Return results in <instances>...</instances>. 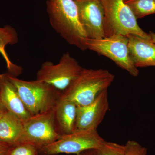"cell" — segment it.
Masks as SVG:
<instances>
[{"instance_id":"cell-21","label":"cell","mask_w":155,"mask_h":155,"mask_svg":"<svg viewBox=\"0 0 155 155\" xmlns=\"http://www.w3.org/2000/svg\"><path fill=\"white\" fill-rule=\"evenodd\" d=\"M75 155H98L97 150L95 149H89L84 151L82 152Z\"/></svg>"},{"instance_id":"cell-2","label":"cell","mask_w":155,"mask_h":155,"mask_svg":"<svg viewBox=\"0 0 155 155\" xmlns=\"http://www.w3.org/2000/svg\"><path fill=\"white\" fill-rule=\"evenodd\" d=\"M115 76L106 69L83 68L80 74L64 91L61 97L73 102L77 106L87 105L100 93L110 86Z\"/></svg>"},{"instance_id":"cell-24","label":"cell","mask_w":155,"mask_h":155,"mask_svg":"<svg viewBox=\"0 0 155 155\" xmlns=\"http://www.w3.org/2000/svg\"><path fill=\"white\" fill-rule=\"evenodd\" d=\"M124 1H125H125H127V0H124Z\"/></svg>"},{"instance_id":"cell-13","label":"cell","mask_w":155,"mask_h":155,"mask_svg":"<svg viewBox=\"0 0 155 155\" xmlns=\"http://www.w3.org/2000/svg\"><path fill=\"white\" fill-rule=\"evenodd\" d=\"M77 106L69 100L60 99L54 108L56 128L61 137L75 132Z\"/></svg>"},{"instance_id":"cell-14","label":"cell","mask_w":155,"mask_h":155,"mask_svg":"<svg viewBox=\"0 0 155 155\" xmlns=\"http://www.w3.org/2000/svg\"><path fill=\"white\" fill-rule=\"evenodd\" d=\"M23 128V121L8 111L0 120V141L10 147L18 144Z\"/></svg>"},{"instance_id":"cell-19","label":"cell","mask_w":155,"mask_h":155,"mask_svg":"<svg viewBox=\"0 0 155 155\" xmlns=\"http://www.w3.org/2000/svg\"><path fill=\"white\" fill-rule=\"evenodd\" d=\"M125 146V155H147V149L136 141L129 140Z\"/></svg>"},{"instance_id":"cell-16","label":"cell","mask_w":155,"mask_h":155,"mask_svg":"<svg viewBox=\"0 0 155 155\" xmlns=\"http://www.w3.org/2000/svg\"><path fill=\"white\" fill-rule=\"evenodd\" d=\"M125 2L137 19L155 14V0H127Z\"/></svg>"},{"instance_id":"cell-17","label":"cell","mask_w":155,"mask_h":155,"mask_svg":"<svg viewBox=\"0 0 155 155\" xmlns=\"http://www.w3.org/2000/svg\"><path fill=\"white\" fill-rule=\"evenodd\" d=\"M97 150L98 155H125V145L105 140Z\"/></svg>"},{"instance_id":"cell-20","label":"cell","mask_w":155,"mask_h":155,"mask_svg":"<svg viewBox=\"0 0 155 155\" xmlns=\"http://www.w3.org/2000/svg\"><path fill=\"white\" fill-rule=\"evenodd\" d=\"M11 147L0 141V155H8Z\"/></svg>"},{"instance_id":"cell-6","label":"cell","mask_w":155,"mask_h":155,"mask_svg":"<svg viewBox=\"0 0 155 155\" xmlns=\"http://www.w3.org/2000/svg\"><path fill=\"white\" fill-rule=\"evenodd\" d=\"M104 141L97 130H78L61 137L52 143L40 148L38 150L40 155H77L86 150L98 149Z\"/></svg>"},{"instance_id":"cell-11","label":"cell","mask_w":155,"mask_h":155,"mask_svg":"<svg viewBox=\"0 0 155 155\" xmlns=\"http://www.w3.org/2000/svg\"><path fill=\"white\" fill-rule=\"evenodd\" d=\"M0 100L8 111L23 122L32 116L25 107L17 88L9 80L7 72L0 74Z\"/></svg>"},{"instance_id":"cell-7","label":"cell","mask_w":155,"mask_h":155,"mask_svg":"<svg viewBox=\"0 0 155 155\" xmlns=\"http://www.w3.org/2000/svg\"><path fill=\"white\" fill-rule=\"evenodd\" d=\"M83 68L69 53L64 54L59 63L46 61L37 73V80L44 81L62 92L80 74Z\"/></svg>"},{"instance_id":"cell-18","label":"cell","mask_w":155,"mask_h":155,"mask_svg":"<svg viewBox=\"0 0 155 155\" xmlns=\"http://www.w3.org/2000/svg\"><path fill=\"white\" fill-rule=\"evenodd\" d=\"M8 155H40L38 148L27 143H18L11 147Z\"/></svg>"},{"instance_id":"cell-23","label":"cell","mask_w":155,"mask_h":155,"mask_svg":"<svg viewBox=\"0 0 155 155\" xmlns=\"http://www.w3.org/2000/svg\"><path fill=\"white\" fill-rule=\"evenodd\" d=\"M149 35L151 38L152 41L155 43V33L152 32V31H150Z\"/></svg>"},{"instance_id":"cell-3","label":"cell","mask_w":155,"mask_h":155,"mask_svg":"<svg viewBox=\"0 0 155 155\" xmlns=\"http://www.w3.org/2000/svg\"><path fill=\"white\" fill-rule=\"evenodd\" d=\"M7 73L31 116L45 113L54 107L61 93L55 87L41 81L22 80Z\"/></svg>"},{"instance_id":"cell-4","label":"cell","mask_w":155,"mask_h":155,"mask_svg":"<svg viewBox=\"0 0 155 155\" xmlns=\"http://www.w3.org/2000/svg\"><path fill=\"white\" fill-rule=\"evenodd\" d=\"M105 15L106 37L115 34L135 35L151 39L140 28L136 18L124 0H101Z\"/></svg>"},{"instance_id":"cell-9","label":"cell","mask_w":155,"mask_h":155,"mask_svg":"<svg viewBox=\"0 0 155 155\" xmlns=\"http://www.w3.org/2000/svg\"><path fill=\"white\" fill-rule=\"evenodd\" d=\"M87 38L106 37L105 15L101 0H74Z\"/></svg>"},{"instance_id":"cell-8","label":"cell","mask_w":155,"mask_h":155,"mask_svg":"<svg viewBox=\"0 0 155 155\" xmlns=\"http://www.w3.org/2000/svg\"><path fill=\"white\" fill-rule=\"evenodd\" d=\"M54 108L45 113L31 116L23 122V133L18 144L29 143L39 149L61 137L55 124Z\"/></svg>"},{"instance_id":"cell-10","label":"cell","mask_w":155,"mask_h":155,"mask_svg":"<svg viewBox=\"0 0 155 155\" xmlns=\"http://www.w3.org/2000/svg\"><path fill=\"white\" fill-rule=\"evenodd\" d=\"M108 89L87 105L77 106L75 131L97 130L109 109Z\"/></svg>"},{"instance_id":"cell-5","label":"cell","mask_w":155,"mask_h":155,"mask_svg":"<svg viewBox=\"0 0 155 155\" xmlns=\"http://www.w3.org/2000/svg\"><path fill=\"white\" fill-rule=\"evenodd\" d=\"M84 45L85 49L107 57L130 75L138 76V69L130 58L127 36L115 34L98 39L87 38L84 40Z\"/></svg>"},{"instance_id":"cell-22","label":"cell","mask_w":155,"mask_h":155,"mask_svg":"<svg viewBox=\"0 0 155 155\" xmlns=\"http://www.w3.org/2000/svg\"><path fill=\"white\" fill-rule=\"evenodd\" d=\"M8 111V110L0 100V120Z\"/></svg>"},{"instance_id":"cell-15","label":"cell","mask_w":155,"mask_h":155,"mask_svg":"<svg viewBox=\"0 0 155 155\" xmlns=\"http://www.w3.org/2000/svg\"><path fill=\"white\" fill-rule=\"evenodd\" d=\"M18 41V34L15 28L8 25L0 27V54L5 61L8 72L15 77L21 74L22 68L11 62L5 48L8 45L15 44Z\"/></svg>"},{"instance_id":"cell-12","label":"cell","mask_w":155,"mask_h":155,"mask_svg":"<svg viewBox=\"0 0 155 155\" xmlns=\"http://www.w3.org/2000/svg\"><path fill=\"white\" fill-rule=\"evenodd\" d=\"M127 36L130 58L136 67H155V43L135 35Z\"/></svg>"},{"instance_id":"cell-1","label":"cell","mask_w":155,"mask_h":155,"mask_svg":"<svg viewBox=\"0 0 155 155\" xmlns=\"http://www.w3.org/2000/svg\"><path fill=\"white\" fill-rule=\"evenodd\" d=\"M47 8L51 25L69 44L85 50L87 36L78 17L74 0H48Z\"/></svg>"}]
</instances>
